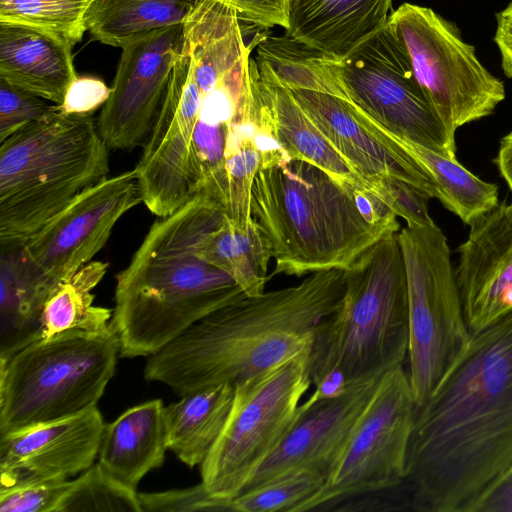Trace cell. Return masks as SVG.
I'll use <instances>...</instances> for the list:
<instances>
[{"mask_svg":"<svg viewBox=\"0 0 512 512\" xmlns=\"http://www.w3.org/2000/svg\"><path fill=\"white\" fill-rule=\"evenodd\" d=\"M197 0H95L87 31L100 43L120 47L152 30L181 24Z\"/></svg>","mask_w":512,"mask_h":512,"instance_id":"27","label":"cell"},{"mask_svg":"<svg viewBox=\"0 0 512 512\" xmlns=\"http://www.w3.org/2000/svg\"><path fill=\"white\" fill-rule=\"evenodd\" d=\"M290 91L309 119L376 197L377 187L383 180L396 178L437 198L434 181L427 170L353 103L322 92Z\"/></svg>","mask_w":512,"mask_h":512,"instance_id":"15","label":"cell"},{"mask_svg":"<svg viewBox=\"0 0 512 512\" xmlns=\"http://www.w3.org/2000/svg\"><path fill=\"white\" fill-rule=\"evenodd\" d=\"M348 100L391 135L456 158L452 141L386 24L338 60Z\"/></svg>","mask_w":512,"mask_h":512,"instance_id":"12","label":"cell"},{"mask_svg":"<svg viewBox=\"0 0 512 512\" xmlns=\"http://www.w3.org/2000/svg\"><path fill=\"white\" fill-rule=\"evenodd\" d=\"M347 388V381L343 372L337 368L327 371L315 384V390L299 406L307 408L319 401L335 398L341 395Z\"/></svg>","mask_w":512,"mask_h":512,"instance_id":"41","label":"cell"},{"mask_svg":"<svg viewBox=\"0 0 512 512\" xmlns=\"http://www.w3.org/2000/svg\"><path fill=\"white\" fill-rule=\"evenodd\" d=\"M108 146L92 115L57 109L0 143V246H23L79 193L107 178Z\"/></svg>","mask_w":512,"mask_h":512,"instance_id":"5","label":"cell"},{"mask_svg":"<svg viewBox=\"0 0 512 512\" xmlns=\"http://www.w3.org/2000/svg\"><path fill=\"white\" fill-rule=\"evenodd\" d=\"M251 214L275 261L272 275L346 270L383 236L400 230L397 216L379 198L359 197L322 169L295 159L258 172Z\"/></svg>","mask_w":512,"mask_h":512,"instance_id":"4","label":"cell"},{"mask_svg":"<svg viewBox=\"0 0 512 512\" xmlns=\"http://www.w3.org/2000/svg\"><path fill=\"white\" fill-rule=\"evenodd\" d=\"M467 512H512V464L487 486Z\"/></svg>","mask_w":512,"mask_h":512,"instance_id":"39","label":"cell"},{"mask_svg":"<svg viewBox=\"0 0 512 512\" xmlns=\"http://www.w3.org/2000/svg\"><path fill=\"white\" fill-rule=\"evenodd\" d=\"M392 0H290L286 34L336 59L382 29Z\"/></svg>","mask_w":512,"mask_h":512,"instance_id":"19","label":"cell"},{"mask_svg":"<svg viewBox=\"0 0 512 512\" xmlns=\"http://www.w3.org/2000/svg\"><path fill=\"white\" fill-rule=\"evenodd\" d=\"M388 134L427 170L434 181L437 199L464 224L470 226L499 205L498 186L475 176L457 158Z\"/></svg>","mask_w":512,"mask_h":512,"instance_id":"29","label":"cell"},{"mask_svg":"<svg viewBox=\"0 0 512 512\" xmlns=\"http://www.w3.org/2000/svg\"><path fill=\"white\" fill-rule=\"evenodd\" d=\"M344 292V270L331 269L311 273L295 286L246 296L149 356L144 378L180 396L247 382L312 348L320 324L336 312Z\"/></svg>","mask_w":512,"mask_h":512,"instance_id":"2","label":"cell"},{"mask_svg":"<svg viewBox=\"0 0 512 512\" xmlns=\"http://www.w3.org/2000/svg\"><path fill=\"white\" fill-rule=\"evenodd\" d=\"M95 0H0V22L33 27L71 46L87 31V14Z\"/></svg>","mask_w":512,"mask_h":512,"instance_id":"30","label":"cell"},{"mask_svg":"<svg viewBox=\"0 0 512 512\" xmlns=\"http://www.w3.org/2000/svg\"><path fill=\"white\" fill-rule=\"evenodd\" d=\"M307 348L270 371L234 387L226 423L200 465L201 483L218 499L240 494L276 449L312 384Z\"/></svg>","mask_w":512,"mask_h":512,"instance_id":"9","label":"cell"},{"mask_svg":"<svg viewBox=\"0 0 512 512\" xmlns=\"http://www.w3.org/2000/svg\"><path fill=\"white\" fill-rule=\"evenodd\" d=\"M119 352L110 324L41 338L0 359V435L97 406Z\"/></svg>","mask_w":512,"mask_h":512,"instance_id":"7","label":"cell"},{"mask_svg":"<svg viewBox=\"0 0 512 512\" xmlns=\"http://www.w3.org/2000/svg\"><path fill=\"white\" fill-rule=\"evenodd\" d=\"M224 218L196 196L150 227L116 275L110 324L121 358L149 357L212 312L247 295L225 272L197 255V245Z\"/></svg>","mask_w":512,"mask_h":512,"instance_id":"3","label":"cell"},{"mask_svg":"<svg viewBox=\"0 0 512 512\" xmlns=\"http://www.w3.org/2000/svg\"><path fill=\"white\" fill-rule=\"evenodd\" d=\"M494 42L500 53L501 67L508 78H512V0L496 14Z\"/></svg>","mask_w":512,"mask_h":512,"instance_id":"40","label":"cell"},{"mask_svg":"<svg viewBox=\"0 0 512 512\" xmlns=\"http://www.w3.org/2000/svg\"><path fill=\"white\" fill-rule=\"evenodd\" d=\"M408 291V378L422 404L470 337L447 238L436 225L398 232Z\"/></svg>","mask_w":512,"mask_h":512,"instance_id":"8","label":"cell"},{"mask_svg":"<svg viewBox=\"0 0 512 512\" xmlns=\"http://www.w3.org/2000/svg\"><path fill=\"white\" fill-rule=\"evenodd\" d=\"M416 407L404 367L386 373L323 486L292 512L331 511L353 496L401 486Z\"/></svg>","mask_w":512,"mask_h":512,"instance_id":"11","label":"cell"},{"mask_svg":"<svg viewBox=\"0 0 512 512\" xmlns=\"http://www.w3.org/2000/svg\"><path fill=\"white\" fill-rule=\"evenodd\" d=\"M161 399L133 406L105 424L98 463L113 477L136 489L141 479L164 463L168 449Z\"/></svg>","mask_w":512,"mask_h":512,"instance_id":"21","label":"cell"},{"mask_svg":"<svg viewBox=\"0 0 512 512\" xmlns=\"http://www.w3.org/2000/svg\"><path fill=\"white\" fill-rule=\"evenodd\" d=\"M325 479L316 471H294L227 499V512H292L315 494Z\"/></svg>","mask_w":512,"mask_h":512,"instance_id":"32","label":"cell"},{"mask_svg":"<svg viewBox=\"0 0 512 512\" xmlns=\"http://www.w3.org/2000/svg\"><path fill=\"white\" fill-rule=\"evenodd\" d=\"M449 138L489 116L505 99L504 83L479 61L459 29L431 8L403 3L387 22Z\"/></svg>","mask_w":512,"mask_h":512,"instance_id":"10","label":"cell"},{"mask_svg":"<svg viewBox=\"0 0 512 512\" xmlns=\"http://www.w3.org/2000/svg\"><path fill=\"white\" fill-rule=\"evenodd\" d=\"M197 255L228 274L247 296L264 292L272 257L254 219L241 226L224 216L222 223L200 240Z\"/></svg>","mask_w":512,"mask_h":512,"instance_id":"25","label":"cell"},{"mask_svg":"<svg viewBox=\"0 0 512 512\" xmlns=\"http://www.w3.org/2000/svg\"><path fill=\"white\" fill-rule=\"evenodd\" d=\"M183 23L140 34L122 47L111 94L97 120L109 149L145 144L166 95Z\"/></svg>","mask_w":512,"mask_h":512,"instance_id":"14","label":"cell"},{"mask_svg":"<svg viewBox=\"0 0 512 512\" xmlns=\"http://www.w3.org/2000/svg\"><path fill=\"white\" fill-rule=\"evenodd\" d=\"M457 251L464 317L475 332L512 311V202L476 219Z\"/></svg>","mask_w":512,"mask_h":512,"instance_id":"18","label":"cell"},{"mask_svg":"<svg viewBox=\"0 0 512 512\" xmlns=\"http://www.w3.org/2000/svg\"><path fill=\"white\" fill-rule=\"evenodd\" d=\"M138 497L142 512H226V499L212 497L202 483Z\"/></svg>","mask_w":512,"mask_h":512,"instance_id":"36","label":"cell"},{"mask_svg":"<svg viewBox=\"0 0 512 512\" xmlns=\"http://www.w3.org/2000/svg\"><path fill=\"white\" fill-rule=\"evenodd\" d=\"M234 392L229 383L208 386L164 407L167 447L188 467L201 465L209 454L226 423Z\"/></svg>","mask_w":512,"mask_h":512,"instance_id":"24","label":"cell"},{"mask_svg":"<svg viewBox=\"0 0 512 512\" xmlns=\"http://www.w3.org/2000/svg\"><path fill=\"white\" fill-rule=\"evenodd\" d=\"M344 274L341 304L315 335L314 385L334 368L343 372L349 385L381 378L407 360L408 291L398 232L375 242Z\"/></svg>","mask_w":512,"mask_h":512,"instance_id":"6","label":"cell"},{"mask_svg":"<svg viewBox=\"0 0 512 512\" xmlns=\"http://www.w3.org/2000/svg\"><path fill=\"white\" fill-rule=\"evenodd\" d=\"M257 66L270 101L274 135L286 156L322 169L359 197L375 196L371 187L309 119L292 92L280 84L267 67L258 63Z\"/></svg>","mask_w":512,"mask_h":512,"instance_id":"22","label":"cell"},{"mask_svg":"<svg viewBox=\"0 0 512 512\" xmlns=\"http://www.w3.org/2000/svg\"><path fill=\"white\" fill-rule=\"evenodd\" d=\"M57 512H142V508L136 489L97 462L70 480Z\"/></svg>","mask_w":512,"mask_h":512,"instance_id":"31","label":"cell"},{"mask_svg":"<svg viewBox=\"0 0 512 512\" xmlns=\"http://www.w3.org/2000/svg\"><path fill=\"white\" fill-rule=\"evenodd\" d=\"M230 5L238 14L239 19L253 23L259 27H282L289 24L290 0H222Z\"/></svg>","mask_w":512,"mask_h":512,"instance_id":"38","label":"cell"},{"mask_svg":"<svg viewBox=\"0 0 512 512\" xmlns=\"http://www.w3.org/2000/svg\"><path fill=\"white\" fill-rule=\"evenodd\" d=\"M111 90L97 77L77 76L58 105L59 111L65 115H92L106 103Z\"/></svg>","mask_w":512,"mask_h":512,"instance_id":"37","label":"cell"},{"mask_svg":"<svg viewBox=\"0 0 512 512\" xmlns=\"http://www.w3.org/2000/svg\"><path fill=\"white\" fill-rule=\"evenodd\" d=\"M104 426L95 406L0 435V487L82 473L95 463Z\"/></svg>","mask_w":512,"mask_h":512,"instance_id":"16","label":"cell"},{"mask_svg":"<svg viewBox=\"0 0 512 512\" xmlns=\"http://www.w3.org/2000/svg\"><path fill=\"white\" fill-rule=\"evenodd\" d=\"M142 202L134 169L79 193L21 246L27 262L53 289L92 261L117 221Z\"/></svg>","mask_w":512,"mask_h":512,"instance_id":"13","label":"cell"},{"mask_svg":"<svg viewBox=\"0 0 512 512\" xmlns=\"http://www.w3.org/2000/svg\"><path fill=\"white\" fill-rule=\"evenodd\" d=\"M512 464V311L470 337L416 407L403 482L410 508L467 512Z\"/></svg>","mask_w":512,"mask_h":512,"instance_id":"1","label":"cell"},{"mask_svg":"<svg viewBox=\"0 0 512 512\" xmlns=\"http://www.w3.org/2000/svg\"><path fill=\"white\" fill-rule=\"evenodd\" d=\"M25 259L21 246L1 250L0 359L41 339V316L52 288Z\"/></svg>","mask_w":512,"mask_h":512,"instance_id":"23","label":"cell"},{"mask_svg":"<svg viewBox=\"0 0 512 512\" xmlns=\"http://www.w3.org/2000/svg\"><path fill=\"white\" fill-rule=\"evenodd\" d=\"M0 79V143L23 126L43 119L58 104Z\"/></svg>","mask_w":512,"mask_h":512,"instance_id":"33","label":"cell"},{"mask_svg":"<svg viewBox=\"0 0 512 512\" xmlns=\"http://www.w3.org/2000/svg\"><path fill=\"white\" fill-rule=\"evenodd\" d=\"M72 48L45 31L0 22V79L60 105L77 78Z\"/></svg>","mask_w":512,"mask_h":512,"instance_id":"20","label":"cell"},{"mask_svg":"<svg viewBox=\"0 0 512 512\" xmlns=\"http://www.w3.org/2000/svg\"><path fill=\"white\" fill-rule=\"evenodd\" d=\"M70 480L0 487V512H57Z\"/></svg>","mask_w":512,"mask_h":512,"instance_id":"34","label":"cell"},{"mask_svg":"<svg viewBox=\"0 0 512 512\" xmlns=\"http://www.w3.org/2000/svg\"><path fill=\"white\" fill-rule=\"evenodd\" d=\"M494 163L512 192V131L501 139Z\"/></svg>","mask_w":512,"mask_h":512,"instance_id":"42","label":"cell"},{"mask_svg":"<svg viewBox=\"0 0 512 512\" xmlns=\"http://www.w3.org/2000/svg\"><path fill=\"white\" fill-rule=\"evenodd\" d=\"M256 35L255 60L267 67L280 84L289 90L322 92L348 100L340 79L339 59L308 47L287 34Z\"/></svg>","mask_w":512,"mask_h":512,"instance_id":"26","label":"cell"},{"mask_svg":"<svg viewBox=\"0 0 512 512\" xmlns=\"http://www.w3.org/2000/svg\"><path fill=\"white\" fill-rule=\"evenodd\" d=\"M381 378L349 384L341 395L307 408L298 406L287 433L242 492L297 470L327 477Z\"/></svg>","mask_w":512,"mask_h":512,"instance_id":"17","label":"cell"},{"mask_svg":"<svg viewBox=\"0 0 512 512\" xmlns=\"http://www.w3.org/2000/svg\"><path fill=\"white\" fill-rule=\"evenodd\" d=\"M107 269L108 263L92 260L54 287L42 311V339L68 331L100 332L109 327L113 309L93 306L92 293Z\"/></svg>","mask_w":512,"mask_h":512,"instance_id":"28","label":"cell"},{"mask_svg":"<svg viewBox=\"0 0 512 512\" xmlns=\"http://www.w3.org/2000/svg\"><path fill=\"white\" fill-rule=\"evenodd\" d=\"M377 197L409 227L434 225L428 212L431 196L422 189L396 178L383 180L377 187Z\"/></svg>","mask_w":512,"mask_h":512,"instance_id":"35","label":"cell"}]
</instances>
